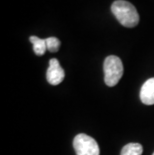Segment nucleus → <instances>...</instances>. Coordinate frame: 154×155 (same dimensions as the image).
Returning a JSON list of instances; mask_svg holds the SVG:
<instances>
[{
	"instance_id": "nucleus-1",
	"label": "nucleus",
	"mask_w": 154,
	"mask_h": 155,
	"mask_svg": "<svg viewBox=\"0 0 154 155\" xmlns=\"http://www.w3.org/2000/svg\"><path fill=\"white\" fill-rule=\"evenodd\" d=\"M111 11L121 25L132 28L138 24L139 15L135 6L125 0H116L111 5Z\"/></svg>"
},
{
	"instance_id": "nucleus-2",
	"label": "nucleus",
	"mask_w": 154,
	"mask_h": 155,
	"mask_svg": "<svg viewBox=\"0 0 154 155\" xmlns=\"http://www.w3.org/2000/svg\"><path fill=\"white\" fill-rule=\"evenodd\" d=\"M104 81L107 86L112 87L118 83L123 75V64L119 57L114 55L106 57L103 64Z\"/></svg>"
},
{
	"instance_id": "nucleus-3",
	"label": "nucleus",
	"mask_w": 154,
	"mask_h": 155,
	"mask_svg": "<svg viewBox=\"0 0 154 155\" xmlns=\"http://www.w3.org/2000/svg\"><path fill=\"white\" fill-rule=\"evenodd\" d=\"M73 147L77 155H99L100 153L99 146L95 139L84 133L75 136Z\"/></svg>"
},
{
	"instance_id": "nucleus-4",
	"label": "nucleus",
	"mask_w": 154,
	"mask_h": 155,
	"mask_svg": "<svg viewBox=\"0 0 154 155\" xmlns=\"http://www.w3.org/2000/svg\"><path fill=\"white\" fill-rule=\"evenodd\" d=\"M65 76L63 68L56 58H52L49 61V67L46 72V79L51 85H58L63 81Z\"/></svg>"
},
{
	"instance_id": "nucleus-5",
	"label": "nucleus",
	"mask_w": 154,
	"mask_h": 155,
	"mask_svg": "<svg viewBox=\"0 0 154 155\" xmlns=\"http://www.w3.org/2000/svg\"><path fill=\"white\" fill-rule=\"evenodd\" d=\"M140 99L146 105L154 104V77L144 82L140 90Z\"/></svg>"
},
{
	"instance_id": "nucleus-6",
	"label": "nucleus",
	"mask_w": 154,
	"mask_h": 155,
	"mask_svg": "<svg viewBox=\"0 0 154 155\" xmlns=\"http://www.w3.org/2000/svg\"><path fill=\"white\" fill-rule=\"evenodd\" d=\"M29 39H30V42L32 43V45H33L34 53L38 56L43 55L47 49L45 39H41V38L37 37V36H31Z\"/></svg>"
},
{
	"instance_id": "nucleus-7",
	"label": "nucleus",
	"mask_w": 154,
	"mask_h": 155,
	"mask_svg": "<svg viewBox=\"0 0 154 155\" xmlns=\"http://www.w3.org/2000/svg\"><path fill=\"white\" fill-rule=\"evenodd\" d=\"M142 152H143V147L141 144L129 143L122 148L120 155H141Z\"/></svg>"
},
{
	"instance_id": "nucleus-8",
	"label": "nucleus",
	"mask_w": 154,
	"mask_h": 155,
	"mask_svg": "<svg viewBox=\"0 0 154 155\" xmlns=\"http://www.w3.org/2000/svg\"><path fill=\"white\" fill-rule=\"evenodd\" d=\"M46 41V46H47V49L50 52H57L58 49L60 48V40L56 37H48L45 39Z\"/></svg>"
},
{
	"instance_id": "nucleus-9",
	"label": "nucleus",
	"mask_w": 154,
	"mask_h": 155,
	"mask_svg": "<svg viewBox=\"0 0 154 155\" xmlns=\"http://www.w3.org/2000/svg\"><path fill=\"white\" fill-rule=\"evenodd\" d=\"M152 155H154V153H153V154H152Z\"/></svg>"
}]
</instances>
